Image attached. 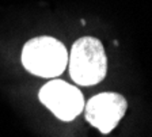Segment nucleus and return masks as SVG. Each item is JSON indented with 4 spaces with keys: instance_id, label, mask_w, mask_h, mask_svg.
Segmentation results:
<instances>
[{
    "instance_id": "1",
    "label": "nucleus",
    "mask_w": 152,
    "mask_h": 137,
    "mask_svg": "<svg viewBox=\"0 0 152 137\" xmlns=\"http://www.w3.org/2000/svg\"><path fill=\"white\" fill-rule=\"evenodd\" d=\"M71 79L79 86H95L107 74V57L102 42L95 37H82L73 42L68 54Z\"/></svg>"
},
{
    "instance_id": "2",
    "label": "nucleus",
    "mask_w": 152,
    "mask_h": 137,
    "mask_svg": "<svg viewBox=\"0 0 152 137\" xmlns=\"http://www.w3.org/2000/svg\"><path fill=\"white\" fill-rule=\"evenodd\" d=\"M22 65L31 75L56 79L68 65V52L63 42L53 37H35L23 45Z\"/></svg>"
},
{
    "instance_id": "3",
    "label": "nucleus",
    "mask_w": 152,
    "mask_h": 137,
    "mask_svg": "<svg viewBox=\"0 0 152 137\" xmlns=\"http://www.w3.org/2000/svg\"><path fill=\"white\" fill-rule=\"evenodd\" d=\"M39 102L58 120L69 122L84 110V96L77 87L64 80H49L38 93Z\"/></svg>"
},
{
    "instance_id": "4",
    "label": "nucleus",
    "mask_w": 152,
    "mask_h": 137,
    "mask_svg": "<svg viewBox=\"0 0 152 137\" xmlns=\"http://www.w3.org/2000/svg\"><path fill=\"white\" fill-rule=\"evenodd\" d=\"M128 109L125 96L118 93L94 95L84 105L86 121L102 134H109L120 124Z\"/></svg>"
}]
</instances>
